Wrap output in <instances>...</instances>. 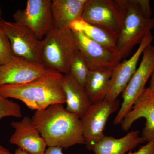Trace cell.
Segmentation results:
<instances>
[{
  "label": "cell",
  "mask_w": 154,
  "mask_h": 154,
  "mask_svg": "<svg viewBox=\"0 0 154 154\" xmlns=\"http://www.w3.org/2000/svg\"><path fill=\"white\" fill-rule=\"evenodd\" d=\"M70 29L82 32L91 40L114 53L117 39L104 29L88 24L82 19L72 23Z\"/></svg>",
  "instance_id": "obj_19"
},
{
  "label": "cell",
  "mask_w": 154,
  "mask_h": 154,
  "mask_svg": "<svg viewBox=\"0 0 154 154\" xmlns=\"http://www.w3.org/2000/svg\"><path fill=\"white\" fill-rule=\"evenodd\" d=\"M151 79L150 81L149 86V88L151 91L154 94V70L152 73L151 76L150 77Z\"/></svg>",
  "instance_id": "obj_26"
},
{
  "label": "cell",
  "mask_w": 154,
  "mask_h": 154,
  "mask_svg": "<svg viewBox=\"0 0 154 154\" xmlns=\"http://www.w3.org/2000/svg\"><path fill=\"white\" fill-rule=\"evenodd\" d=\"M71 30L76 46L90 70L115 66L113 53L82 32Z\"/></svg>",
  "instance_id": "obj_14"
},
{
  "label": "cell",
  "mask_w": 154,
  "mask_h": 154,
  "mask_svg": "<svg viewBox=\"0 0 154 154\" xmlns=\"http://www.w3.org/2000/svg\"><path fill=\"white\" fill-rule=\"evenodd\" d=\"M113 67L90 70L85 88L92 104L105 100L108 94Z\"/></svg>",
  "instance_id": "obj_18"
},
{
  "label": "cell",
  "mask_w": 154,
  "mask_h": 154,
  "mask_svg": "<svg viewBox=\"0 0 154 154\" xmlns=\"http://www.w3.org/2000/svg\"><path fill=\"white\" fill-rule=\"evenodd\" d=\"M14 22L29 28L42 40L54 28L50 0H28L24 10L14 15Z\"/></svg>",
  "instance_id": "obj_8"
},
{
  "label": "cell",
  "mask_w": 154,
  "mask_h": 154,
  "mask_svg": "<svg viewBox=\"0 0 154 154\" xmlns=\"http://www.w3.org/2000/svg\"><path fill=\"white\" fill-rule=\"evenodd\" d=\"M14 56L9 38L0 25V65L8 62Z\"/></svg>",
  "instance_id": "obj_22"
},
{
  "label": "cell",
  "mask_w": 154,
  "mask_h": 154,
  "mask_svg": "<svg viewBox=\"0 0 154 154\" xmlns=\"http://www.w3.org/2000/svg\"><path fill=\"white\" fill-rule=\"evenodd\" d=\"M62 149L60 147H48V149L45 150L44 154H63Z\"/></svg>",
  "instance_id": "obj_25"
},
{
  "label": "cell",
  "mask_w": 154,
  "mask_h": 154,
  "mask_svg": "<svg viewBox=\"0 0 154 154\" xmlns=\"http://www.w3.org/2000/svg\"><path fill=\"white\" fill-rule=\"evenodd\" d=\"M14 154H28L26 152L22 150L21 149L18 148L15 150Z\"/></svg>",
  "instance_id": "obj_28"
},
{
  "label": "cell",
  "mask_w": 154,
  "mask_h": 154,
  "mask_svg": "<svg viewBox=\"0 0 154 154\" xmlns=\"http://www.w3.org/2000/svg\"><path fill=\"white\" fill-rule=\"evenodd\" d=\"M77 49L71 29L54 28L42 39V64L64 75L69 74L71 62Z\"/></svg>",
  "instance_id": "obj_4"
},
{
  "label": "cell",
  "mask_w": 154,
  "mask_h": 154,
  "mask_svg": "<svg viewBox=\"0 0 154 154\" xmlns=\"http://www.w3.org/2000/svg\"><path fill=\"white\" fill-rule=\"evenodd\" d=\"M138 5L145 17L148 19L151 18L152 9L149 0H137Z\"/></svg>",
  "instance_id": "obj_23"
},
{
  "label": "cell",
  "mask_w": 154,
  "mask_h": 154,
  "mask_svg": "<svg viewBox=\"0 0 154 154\" xmlns=\"http://www.w3.org/2000/svg\"><path fill=\"white\" fill-rule=\"evenodd\" d=\"M140 118L146 119L142 137L147 142L154 140V94L148 88L137 99L131 110L125 116L121 123L122 128L128 130Z\"/></svg>",
  "instance_id": "obj_12"
},
{
  "label": "cell",
  "mask_w": 154,
  "mask_h": 154,
  "mask_svg": "<svg viewBox=\"0 0 154 154\" xmlns=\"http://www.w3.org/2000/svg\"><path fill=\"white\" fill-rule=\"evenodd\" d=\"M128 154H154V140L148 142L134 152L130 151Z\"/></svg>",
  "instance_id": "obj_24"
},
{
  "label": "cell",
  "mask_w": 154,
  "mask_h": 154,
  "mask_svg": "<svg viewBox=\"0 0 154 154\" xmlns=\"http://www.w3.org/2000/svg\"><path fill=\"white\" fill-rule=\"evenodd\" d=\"M32 119L48 147L67 149L75 145L85 144L81 119L68 111L63 104L36 110Z\"/></svg>",
  "instance_id": "obj_1"
},
{
  "label": "cell",
  "mask_w": 154,
  "mask_h": 154,
  "mask_svg": "<svg viewBox=\"0 0 154 154\" xmlns=\"http://www.w3.org/2000/svg\"><path fill=\"white\" fill-rule=\"evenodd\" d=\"M51 70L42 64L35 63L14 56L8 62L0 65V86L29 82Z\"/></svg>",
  "instance_id": "obj_10"
},
{
  "label": "cell",
  "mask_w": 154,
  "mask_h": 154,
  "mask_svg": "<svg viewBox=\"0 0 154 154\" xmlns=\"http://www.w3.org/2000/svg\"><path fill=\"white\" fill-rule=\"evenodd\" d=\"M144 142L143 138L139 136L138 130L131 131L119 138L105 135L93 146L91 150L95 154H125Z\"/></svg>",
  "instance_id": "obj_17"
},
{
  "label": "cell",
  "mask_w": 154,
  "mask_h": 154,
  "mask_svg": "<svg viewBox=\"0 0 154 154\" xmlns=\"http://www.w3.org/2000/svg\"><path fill=\"white\" fill-rule=\"evenodd\" d=\"M11 125L15 131L9 140L10 143L28 154H44L47 144L33 125L32 118L25 116L21 121L12 122Z\"/></svg>",
  "instance_id": "obj_13"
},
{
  "label": "cell",
  "mask_w": 154,
  "mask_h": 154,
  "mask_svg": "<svg viewBox=\"0 0 154 154\" xmlns=\"http://www.w3.org/2000/svg\"><path fill=\"white\" fill-rule=\"evenodd\" d=\"M120 107L119 99L113 102L104 100L92 104L81 119L85 145L91 151L95 144L105 137L104 131L108 118Z\"/></svg>",
  "instance_id": "obj_9"
},
{
  "label": "cell",
  "mask_w": 154,
  "mask_h": 154,
  "mask_svg": "<svg viewBox=\"0 0 154 154\" xmlns=\"http://www.w3.org/2000/svg\"><path fill=\"white\" fill-rule=\"evenodd\" d=\"M139 66L122 94L123 99L114 119L115 125L121 124L125 116L131 110L137 99L143 93L149 78L154 70V45L146 48Z\"/></svg>",
  "instance_id": "obj_6"
},
{
  "label": "cell",
  "mask_w": 154,
  "mask_h": 154,
  "mask_svg": "<svg viewBox=\"0 0 154 154\" xmlns=\"http://www.w3.org/2000/svg\"><path fill=\"white\" fill-rule=\"evenodd\" d=\"M123 0H88L82 19L104 29L118 39L124 18Z\"/></svg>",
  "instance_id": "obj_5"
},
{
  "label": "cell",
  "mask_w": 154,
  "mask_h": 154,
  "mask_svg": "<svg viewBox=\"0 0 154 154\" xmlns=\"http://www.w3.org/2000/svg\"><path fill=\"white\" fill-rule=\"evenodd\" d=\"M64 75L51 70L35 80L20 85L0 86V95L20 100L32 110H44L66 102L62 86Z\"/></svg>",
  "instance_id": "obj_2"
},
{
  "label": "cell",
  "mask_w": 154,
  "mask_h": 154,
  "mask_svg": "<svg viewBox=\"0 0 154 154\" xmlns=\"http://www.w3.org/2000/svg\"><path fill=\"white\" fill-rule=\"evenodd\" d=\"M88 0H53L51 11L54 28L60 30L70 29L72 23L82 19Z\"/></svg>",
  "instance_id": "obj_16"
},
{
  "label": "cell",
  "mask_w": 154,
  "mask_h": 154,
  "mask_svg": "<svg viewBox=\"0 0 154 154\" xmlns=\"http://www.w3.org/2000/svg\"><path fill=\"white\" fill-rule=\"evenodd\" d=\"M0 154H11L8 149L0 145Z\"/></svg>",
  "instance_id": "obj_27"
},
{
  "label": "cell",
  "mask_w": 154,
  "mask_h": 154,
  "mask_svg": "<svg viewBox=\"0 0 154 154\" xmlns=\"http://www.w3.org/2000/svg\"><path fill=\"white\" fill-rule=\"evenodd\" d=\"M66 98V110L81 119L92 105L85 87L70 74L64 75L62 82Z\"/></svg>",
  "instance_id": "obj_15"
},
{
  "label": "cell",
  "mask_w": 154,
  "mask_h": 154,
  "mask_svg": "<svg viewBox=\"0 0 154 154\" xmlns=\"http://www.w3.org/2000/svg\"><path fill=\"white\" fill-rule=\"evenodd\" d=\"M90 71L85 61L77 48L71 62L69 74L71 75L81 85L85 87Z\"/></svg>",
  "instance_id": "obj_20"
},
{
  "label": "cell",
  "mask_w": 154,
  "mask_h": 154,
  "mask_svg": "<svg viewBox=\"0 0 154 154\" xmlns=\"http://www.w3.org/2000/svg\"><path fill=\"white\" fill-rule=\"evenodd\" d=\"M22 110L19 104L0 95V119L7 116L21 117Z\"/></svg>",
  "instance_id": "obj_21"
},
{
  "label": "cell",
  "mask_w": 154,
  "mask_h": 154,
  "mask_svg": "<svg viewBox=\"0 0 154 154\" xmlns=\"http://www.w3.org/2000/svg\"><path fill=\"white\" fill-rule=\"evenodd\" d=\"M0 25L9 38L14 56L42 64V40L29 28L17 22L0 19Z\"/></svg>",
  "instance_id": "obj_7"
},
{
  "label": "cell",
  "mask_w": 154,
  "mask_h": 154,
  "mask_svg": "<svg viewBox=\"0 0 154 154\" xmlns=\"http://www.w3.org/2000/svg\"><path fill=\"white\" fill-rule=\"evenodd\" d=\"M124 18L116 48L113 54L116 65L131 53L145 36L154 28V18L144 16L137 0H123Z\"/></svg>",
  "instance_id": "obj_3"
},
{
  "label": "cell",
  "mask_w": 154,
  "mask_h": 154,
  "mask_svg": "<svg viewBox=\"0 0 154 154\" xmlns=\"http://www.w3.org/2000/svg\"><path fill=\"white\" fill-rule=\"evenodd\" d=\"M153 39L152 32H149L132 57L114 66L110 88L105 100L113 102L118 99L136 70L138 62L144 51L152 44Z\"/></svg>",
  "instance_id": "obj_11"
}]
</instances>
